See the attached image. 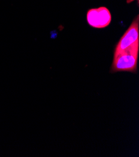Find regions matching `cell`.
Returning a JSON list of instances; mask_svg holds the SVG:
<instances>
[{
    "label": "cell",
    "instance_id": "6da1fadb",
    "mask_svg": "<svg viewBox=\"0 0 139 157\" xmlns=\"http://www.w3.org/2000/svg\"><path fill=\"white\" fill-rule=\"evenodd\" d=\"M139 51V44L114 56L111 71L135 72Z\"/></svg>",
    "mask_w": 139,
    "mask_h": 157
},
{
    "label": "cell",
    "instance_id": "7a4b0ae2",
    "mask_svg": "<svg viewBox=\"0 0 139 157\" xmlns=\"http://www.w3.org/2000/svg\"><path fill=\"white\" fill-rule=\"evenodd\" d=\"M139 44V20L138 16L133 21L128 29L126 31L119 43L117 44L114 50V56L122 52L133 48Z\"/></svg>",
    "mask_w": 139,
    "mask_h": 157
},
{
    "label": "cell",
    "instance_id": "3957f363",
    "mask_svg": "<svg viewBox=\"0 0 139 157\" xmlns=\"http://www.w3.org/2000/svg\"><path fill=\"white\" fill-rule=\"evenodd\" d=\"M111 14L105 7L90 9L87 13L88 24L94 28H103L109 26L111 22Z\"/></svg>",
    "mask_w": 139,
    "mask_h": 157
}]
</instances>
